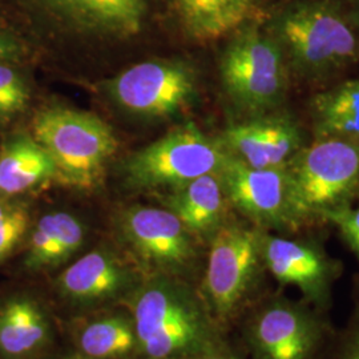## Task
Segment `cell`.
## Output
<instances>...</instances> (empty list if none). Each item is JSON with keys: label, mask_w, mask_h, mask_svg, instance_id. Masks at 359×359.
Wrapping results in <instances>:
<instances>
[{"label": "cell", "mask_w": 359, "mask_h": 359, "mask_svg": "<svg viewBox=\"0 0 359 359\" xmlns=\"http://www.w3.org/2000/svg\"><path fill=\"white\" fill-rule=\"evenodd\" d=\"M77 353L87 359H127L139 354L130 313H112L77 326Z\"/></svg>", "instance_id": "obj_21"}, {"label": "cell", "mask_w": 359, "mask_h": 359, "mask_svg": "<svg viewBox=\"0 0 359 359\" xmlns=\"http://www.w3.org/2000/svg\"><path fill=\"white\" fill-rule=\"evenodd\" d=\"M129 297L145 359H194L224 339L200 290L182 278L154 274Z\"/></svg>", "instance_id": "obj_2"}, {"label": "cell", "mask_w": 359, "mask_h": 359, "mask_svg": "<svg viewBox=\"0 0 359 359\" xmlns=\"http://www.w3.org/2000/svg\"><path fill=\"white\" fill-rule=\"evenodd\" d=\"M259 231L228 221L209 241L200 294L221 327L256 301L264 283Z\"/></svg>", "instance_id": "obj_5"}, {"label": "cell", "mask_w": 359, "mask_h": 359, "mask_svg": "<svg viewBox=\"0 0 359 359\" xmlns=\"http://www.w3.org/2000/svg\"><path fill=\"white\" fill-rule=\"evenodd\" d=\"M15 112H19L18 107L11 103L10 100L0 96V115H10V114H15Z\"/></svg>", "instance_id": "obj_29"}, {"label": "cell", "mask_w": 359, "mask_h": 359, "mask_svg": "<svg viewBox=\"0 0 359 359\" xmlns=\"http://www.w3.org/2000/svg\"><path fill=\"white\" fill-rule=\"evenodd\" d=\"M339 231L353 255L359 262V205L347 206L326 218Z\"/></svg>", "instance_id": "obj_24"}, {"label": "cell", "mask_w": 359, "mask_h": 359, "mask_svg": "<svg viewBox=\"0 0 359 359\" xmlns=\"http://www.w3.org/2000/svg\"><path fill=\"white\" fill-rule=\"evenodd\" d=\"M120 231L136 257L154 274L185 280L198 261V240L169 209L129 206L121 213Z\"/></svg>", "instance_id": "obj_11"}, {"label": "cell", "mask_w": 359, "mask_h": 359, "mask_svg": "<svg viewBox=\"0 0 359 359\" xmlns=\"http://www.w3.org/2000/svg\"><path fill=\"white\" fill-rule=\"evenodd\" d=\"M346 4L348 11L351 13V18L359 31V0H346Z\"/></svg>", "instance_id": "obj_30"}, {"label": "cell", "mask_w": 359, "mask_h": 359, "mask_svg": "<svg viewBox=\"0 0 359 359\" xmlns=\"http://www.w3.org/2000/svg\"><path fill=\"white\" fill-rule=\"evenodd\" d=\"M298 206L309 225L359 198V145L337 137H311L287 167Z\"/></svg>", "instance_id": "obj_6"}, {"label": "cell", "mask_w": 359, "mask_h": 359, "mask_svg": "<svg viewBox=\"0 0 359 359\" xmlns=\"http://www.w3.org/2000/svg\"><path fill=\"white\" fill-rule=\"evenodd\" d=\"M261 256L266 273L283 287H294L301 299L323 313L332 305L342 265L322 245L273 231H259Z\"/></svg>", "instance_id": "obj_10"}, {"label": "cell", "mask_w": 359, "mask_h": 359, "mask_svg": "<svg viewBox=\"0 0 359 359\" xmlns=\"http://www.w3.org/2000/svg\"><path fill=\"white\" fill-rule=\"evenodd\" d=\"M86 228L71 213L53 212L39 219L31 234L27 265L46 269L62 265L84 244Z\"/></svg>", "instance_id": "obj_20"}, {"label": "cell", "mask_w": 359, "mask_h": 359, "mask_svg": "<svg viewBox=\"0 0 359 359\" xmlns=\"http://www.w3.org/2000/svg\"><path fill=\"white\" fill-rule=\"evenodd\" d=\"M261 19L293 86L323 90L359 65V31L346 0H281Z\"/></svg>", "instance_id": "obj_1"}, {"label": "cell", "mask_w": 359, "mask_h": 359, "mask_svg": "<svg viewBox=\"0 0 359 359\" xmlns=\"http://www.w3.org/2000/svg\"><path fill=\"white\" fill-rule=\"evenodd\" d=\"M51 339V325L44 310L31 298L18 297L0 310V353L23 358L38 353Z\"/></svg>", "instance_id": "obj_19"}, {"label": "cell", "mask_w": 359, "mask_h": 359, "mask_svg": "<svg viewBox=\"0 0 359 359\" xmlns=\"http://www.w3.org/2000/svg\"><path fill=\"white\" fill-rule=\"evenodd\" d=\"M264 0H175L180 22L188 36L213 41L261 16Z\"/></svg>", "instance_id": "obj_18"}, {"label": "cell", "mask_w": 359, "mask_h": 359, "mask_svg": "<svg viewBox=\"0 0 359 359\" xmlns=\"http://www.w3.org/2000/svg\"><path fill=\"white\" fill-rule=\"evenodd\" d=\"M56 359H87L86 357H83L81 354H79V353H76V354H71V355H65V357H60V358H56Z\"/></svg>", "instance_id": "obj_31"}, {"label": "cell", "mask_w": 359, "mask_h": 359, "mask_svg": "<svg viewBox=\"0 0 359 359\" xmlns=\"http://www.w3.org/2000/svg\"><path fill=\"white\" fill-rule=\"evenodd\" d=\"M139 285L135 270L108 248H97L80 257L56 281L59 294L81 306L130 295Z\"/></svg>", "instance_id": "obj_15"}, {"label": "cell", "mask_w": 359, "mask_h": 359, "mask_svg": "<svg viewBox=\"0 0 359 359\" xmlns=\"http://www.w3.org/2000/svg\"><path fill=\"white\" fill-rule=\"evenodd\" d=\"M56 26L77 35L127 39L142 29L149 0H23Z\"/></svg>", "instance_id": "obj_14"}, {"label": "cell", "mask_w": 359, "mask_h": 359, "mask_svg": "<svg viewBox=\"0 0 359 359\" xmlns=\"http://www.w3.org/2000/svg\"><path fill=\"white\" fill-rule=\"evenodd\" d=\"M29 224L25 206L0 200V262L23 238Z\"/></svg>", "instance_id": "obj_23"}, {"label": "cell", "mask_w": 359, "mask_h": 359, "mask_svg": "<svg viewBox=\"0 0 359 359\" xmlns=\"http://www.w3.org/2000/svg\"><path fill=\"white\" fill-rule=\"evenodd\" d=\"M325 314L285 294L258 301L245 326L252 359H317L330 337Z\"/></svg>", "instance_id": "obj_7"}, {"label": "cell", "mask_w": 359, "mask_h": 359, "mask_svg": "<svg viewBox=\"0 0 359 359\" xmlns=\"http://www.w3.org/2000/svg\"><path fill=\"white\" fill-rule=\"evenodd\" d=\"M308 111L311 137H337L359 145V77L317 90Z\"/></svg>", "instance_id": "obj_17"}, {"label": "cell", "mask_w": 359, "mask_h": 359, "mask_svg": "<svg viewBox=\"0 0 359 359\" xmlns=\"http://www.w3.org/2000/svg\"><path fill=\"white\" fill-rule=\"evenodd\" d=\"M51 156L34 137L19 136L4 145L0 154V191L19 194L55 179Z\"/></svg>", "instance_id": "obj_22"}, {"label": "cell", "mask_w": 359, "mask_h": 359, "mask_svg": "<svg viewBox=\"0 0 359 359\" xmlns=\"http://www.w3.org/2000/svg\"><path fill=\"white\" fill-rule=\"evenodd\" d=\"M218 176L231 208L250 225L286 236L308 226L287 168L258 169L228 156Z\"/></svg>", "instance_id": "obj_9"}, {"label": "cell", "mask_w": 359, "mask_h": 359, "mask_svg": "<svg viewBox=\"0 0 359 359\" xmlns=\"http://www.w3.org/2000/svg\"><path fill=\"white\" fill-rule=\"evenodd\" d=\"M310 139L301 120L285 107L231 124L219 142L226 154L248 167L285 169Z\"/></svg>", "instance_id": "obj_13"}, {"label": "cell", "mask_w": 359, "mask_h": 359, "mask_svg": "<svg viewBox=\"0 0 359 359\" xmlns=\"http://www.w3.org/2000/svg\"><path fill=\"white\" fill-rule=\"evenodd\" d=\"M0 96L10 100L19 111L29 102V90L25 79L8 65L0 63Z\"/></svg>", "instance_id": "obj_25"}, {"label": "cell", "mask_w": 359, "mask_h": 359, "mask_svg": "<svg viewBox=\"0 0 359 359\" xmlns=\"http://www.w3.org/2000/svg\"><path fill=\"white\" fill-rule=\"evenodd\" d=\"M167 206L198 241L206 243L229 221L231 208L218 175H205L175 188Z\"/></svg>", "instance_id": "obj_16"}, {"label": "cell", "mask_w": 359, "mask_h": 359, "mask_svg": "<svg viewBox=\"0 0 359 359\" xmlns=\"http://www.w3.org/2000/svg\"><path fill=\"white\" fill-rule=\"evenodd\" d=\"M228 156L219 139L188 124L132 154L124 175L132 188L175 189L201 176L218 175Z\"/></svg>", "instance_id": "obj_8"}, {"label": "cell", "mask_w": 359, "mask_h": 359, "mask_svg": "<svg viewBox=\"0 0 359 359\" xmlns=\"http://www.w3.org/2000/svg\"><path fill=\"white\" fill-rule=\"evenodd\" d=\"M194 359H243L234 350L231 345H228L225 342V339H222L221 342H218L217 345L210 347L209 350H206L205 353H203L201 355H198Z\"/></svg>", "instance_id": "obj_28"}, {"label": "cell", "mask_w": 359, "mask_h": 359, "mask_svg": "<svg viewBox=\"0 0 359 359\" xmlns=\"http://www.w3.org/2000/svg\"><path fill=\"white\" fill-rule=\"evenodd\" d=\"M107 90L117 105L133 115L167 117L192 100L196 76L179 62H144L111 79Z\"/></svg>", "instance_id": "obj_12"}, {"label": "cell", "mask_w": 359, "mask_h": 359, "mask_svg": "<svg viewBox=\"0 0 359 359\" xmlns=\"http://www.w3.org/2000/svg\"><path fill=\"white\" fill-rule=\"evenodd\" d=\"M332 359H359V316L339 338Z\"/></svg>", "instance_id": "obj_26"}, {"label": "cell", "mask_w": 359, "mask_h": 359, "mask_svg": "<svg viewBox=\"0 0 359 359\" xmlns=\"http://www.w3.org/2000/svg\"><path fill=\"white\" fill-rule=\"evenodd\" d=\"M262 15L231 32L219 57L221 86L243 118L286 107L293 80Z\"/></svg>", "instance_id": "obj_3"}, {"label": "cell", "mask_w": 359, "mask_h": 359, "mask_svg": "<svg viewBox=\"0 0 359 359\" xmlns=\"http://www.w3.org/2000/svg\"><path fill=\"white\" fill-rule=\"evenodd\" d=\"M25 52V47L13 31L0 22V63L16 60Z\"/></svg>", "instance_id": "obj_27"}, {"label": "cell", "mask_w": 359, "mask_h": 359, "mask_svg": "<svg viewBox=\"0 0 359 359\" xmlns=\"http://www.w3.org/2000/svg\"><path fill=\"white\" fill-rule=\"evenodd\" d=\"M32 128L34 139L51 156L55 179L80 191L99 184L118 145L114 130L102 118L62 105L40 111Z\"/></svg>", "instance_id": "obj_4"}]
</instances>
